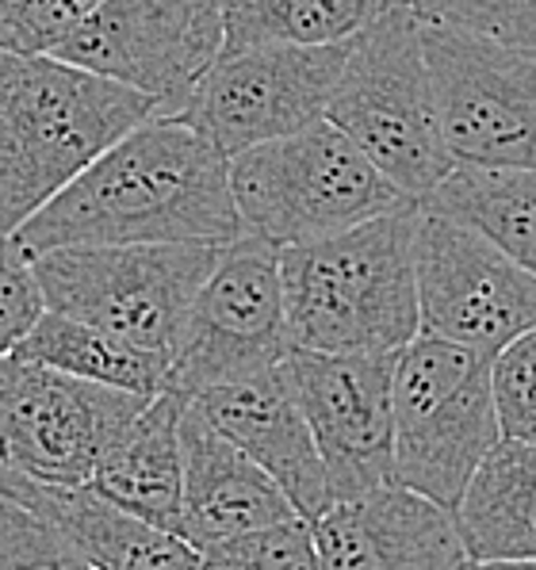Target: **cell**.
Returning <instances> with one entry per match:
<instances>
[{"mask_svg":"<svg viewBox=\"0 0 536 570\" xmlns=\"http://www.w3.org/2000/svg\"><path fill=\"white\" fill-rule=\"evenodd\" d=\"M345 58L349 42L223 50L181 116L226 157H238L327 119Z\"/></svg>","mask_w":536,"mask_h":570,"instance_id":"7c38bea8","label":"cell"},{"mask_svg":"<svg viewBox=\"0 0 536 570\" xmlns=\"http://www.w3.org/2000/svg\"><path fill=\"white\" fill-rule=\"evenodd\" d=\"M394 0H226V47H345Z\"/></svg>","mask_w":536,"mask_h":570,"instance_id":"603a6c76","label":"cell"},{"mask_svg":"<svg viewBox=\"0 0 536 570\" xmlns=\"http://www.w3.org/2000/svg\"><path fill=\"white\" fill-rule=\"evenodd\" d=\"M456 4H460V0H415L410 12H415L418 20H441L448 8H456Z\"/></svg>","mask_w":536,"mask_h":570,"instance_id":"4dcf8cb0","label":"cell"},{"mask_svg":"<svg viewBox=\"0 0 536 570\" xmlns=\"http://www.w3.org/2000/svg\"><path fill=\"white\" fill-rule=\"evenodd\" d=\"M306 524L322 570H460L468 563L456 513L399 479L330 502Z\"/></svg>","mask_w":536,"mask_h":570,"instance_id":"9a60e30c","label":"cell"},{"mask_svg":"<svg viewBox=\"0 0 536 570\" xmlns=\"http://www.w3.org/2000/svg\"><path fill=\"white\" fill-rule=\"evenodd\" d=\"M421 47L456 165L536 169V50L456 23H421Z\"/></svg>","mask_w":536,"mask_h":570,"instance_id":"9c48e42d","label":"cell"},{"mask_svg":"<svg viewBox=\"0 0 536 570\" xmlns=\"http://www.w3.org/2000/svg\"><path fill=\"white\" fill-rule=\"evenodd\" d=\"M154 399L23 356H0V468L81 487Z\"/></svg>","mask_w":536,"mask_h":570,"instance_id":"ba28073f","label":"cell"},{"mask_svg":"<svg viewBox=\"0 0 536 570\" xmlns=\"http://www.w3.org/2000/svg\"><path fill=\"white\" fill-rule=\"evenodd\" d=\"M12 356L50 364L58 372L81 375V380L104 383V387L135 391V394H165L173 387V356L146 348L123 337L116 330L92 326V322L69 318V314L47 311L23 345Z\"/></svg>","mask_w":536,"mask_h":570,"instance_id":"44dd1931","label":"cell"},{"mask_svg":"<svg viewBox=\"0 0 536 570\" xmlns=\"http://www.w3.org/2000/svg\"><path fill=\"white\" fill-rule=\"evenodd\" d=\"M394 4H399V8H410V4H415V0H394Z\"/></svg>","mask_w":536,"mask_h":570,"instance_id":"1f68e13d","label":"cell"},{"mask_svg":"<svg viewBox=\"0 0 536 570\" xmlns=\"http://www.w3.org/2000/svg\"><path fill=\"white\" fill-rule=\"evenodd\" d=\"M498 441L495 356L418 333L394 364V479L456 513Z\"/></svg>","mask_w":536,"mask_h":570,"instance_id":"8992f818","label":"cell"},{"mask_svg":"<svg viewBox=\"0 0 536 570\" xmlns=\"http://www.w3.org/2000/svg\"><path fill=\"white\" fill-rule=\"evenodd\" d=\"M0 498L47 517L96 570H199V548L108 502L89 482L58 487L0 468Z\"/></svg>","mask_w":536,"mask_h":570,"instance_id":"ac0fdd59","label":"cell"},{"mask_svg":"<svg viewBox=\"0 0 536 570\" xmlns=\"http://www.w3.org/2000/svg\"><path fill=\"white\" fill-rule=\"evenodd\" d=\"M184 402L204 414L226 441L257 460L272 479L280 482L303 521H314L330 510V479L319 455L314 433L299 406L292 375L284 364L265 372L242 375L231 383H215L196 394H181Z\"/></svg>","mask_w":536,"mask_h":570,"instance_id":"2e32d148","label":"cell"},{"mask_svg":"<svg viewBox=\"0 0 536 570\" xmlns=\"http://www.w3.org/2000/svg\"><path fill=\"white\" fill-rule=\"evenodd\" d=\"M0 570H96L47 517L0 498Z\"/></svg>","mask_w":536,"mask_h":570,"instance_id":"484cf974","label":"cell"},{"mask_svg":"<svg viewBox=\"0 0 536 570\" xmlns=\"http://www.w3.org/2000/svg\"><path fill=\"white\" fill-rule=\"evenodd\" d=\"M104 0H0V50L55 55Z\"/></svg>","mask_w":536,"mask_h":570,"instance_id":"d4e9b609","label":"cell"},{"mask_svg":"<svg viewBox=\"0 0 536 570\" xmlns=\"http://www.w3.org/2000/svg\"><path fill=\"white\" fill-rule=\"evenodd\" d=\"M460 570H536V559H490V563H483V559H468Z\"/></svg>","mask_w":536,"mask_h":570,"instance_id":"f546056e","label":"cell"},{"mask_svg":"<svg viewBox=\"0 0 536 570\" xmlns=\"http://www.w3.org/2000/svg\"><path fill=\"white\" fill-rule=\"evenodd\" d=\"M184 402V399H181ZM184 436V521L181 537L207 551L223 540L272 524L299 521L292 498L280 482L250 460L238 444L226 441L192 402L181 410Z\"/></svg>","mask_w":536,"mask_h":570,"instance_id":"e0dca14e","label":"cell"},{"mask_svg":"<svg viewBox=\"0 0 536 570\" xmlns=\"http://www.w3.org/2000/svg\"><path fill=\"white\" fill-rule=\"evenodd\" d=\"M292 348L295 341L288 330L280 249L272 242L242 234L223 249L215 272L204 279L192 303L169 391L196 394L215 383L265 372L284 364Z\"/></svg>","mask_w":536,"mask_h":570,"instance_id":"8fae6325","label":"cell"},{"mask_svg":"<svg viewBox=\"0 0 536 570\" xmlns=\"http://www.w3.org/2000/svg\"><path fill=\"white\" fill-rule=\"evenodd\" d=\"M464 223L536 272V169H471L456 165L421 204Z\"/></svg>","mask_w":536,"mask_h":570,"instance_id":"7402d4cb","label":"cell"},{"mask_svg":"<svg viewBox=\"0 0 536 570\" xmlns=\"http://www.w3.org/2000/svg\"><path fill=\"white\" fill-rule=\"evenodd\" d=\"M421 23H456V28L479 31L506 47L536 50V0H460L441 20Z\"/></svg>","mask_w":536,"mask_h":570,"instance_id":"f1b7e54d","label":"cell"},{"mask_svg":"<svg viewBox=\"0 0 536 570\" xmlns=\"http://www.w3.org/2000/svg\"><path fill=\"white\" fill-rule=\"evenodd\" d=\"M181 394L165 391L123 429L111 452L100 460L89 487L127 513L143 517L165 532L184 521V436Z\"/></svg>","mask_w":536,"mask_h":570,"instance_id":"d6986e66","label":"cell"},{"mask_svg":"<svg viewBox=\"0 0 536 570\" xmlns=\"http://www.w3.org/2000/svg\"><path fill=\"white\" fill-rule=\"evenodd\" d=\"M495 402L503 436L536 441V326L495 356Z\"/></svg>","mask_w":536,"mask_h":570,"instance_id":"4316f807","label":"cell"},{"mask_svg":"<svg viewBox=\"0 0 536 570\" xmlns=\"http://www.w3.org/2000/svg\"><path fill=\"white\" fill-rule=\"evenodd\" d=\"M468 559H536V441H503L487 452L456 505Z\"/></svg>","mask_w":536,"mask_h":570,"instance_id":"ffe728a7","label":"cell"},{"mask_svg":"<svg viewBox=\"0 0 536 570\" xmlns=\"http://www.w3.org/2000/svg\"><path fill=\"white\" fill-rule=\"evenodd\" d=\"M154 116H165L162 104L123 81L55 55L0 50V238Z\"/></svg>","mask_w":536,"mask_h":570,"instance_id":"7a4b0ae2","label":"cell"},{"mask_svg":"<svg viewBox=\"0 0 536 570\" xmlns=\"http://www.w3.org/2000/svg\"><path fill=\"white\" fill-rule=\"evenodd\" d=\"M394 364L399 353H288L333 502L394 482Z\"/></svg>","mask_w":536,"mask_h":570,"instance_id":"5bb4252c","label":"cell"},{"mask_svg":"<svg viewBox=\"0 0 536 570\" xmlns=\"http://www.w3.org/2000/svg\"><path fill=\"white\" fill-rule=\"evenodd\" d=\"M226 245H69L35 257L47 311L116 330L177 361L188 311Z\"/></svg>","mask_w":536,"mask_h":570,"instance_id":"52a82bcc","label":"cell"},{"mask_svg":"<svg viewBox=\"0 0 536 570\" xmlns=\"http://www.w3.org/2000/svg\"><path fill=\"white\" fill-rule=\"evenodd\" d=\"M418 223L421 204H407L333 238L280 249L295 348L402 353L418 337Z\"/></svg>","mask_w":536,"mask_h":570,"instance_id":"3957f363","label":"cell"},{"mask_svg":"<svg viewBox=\"0 0 536 570\" xmlns=\"http://www.w3.org/2000/svg\"><path fill=\"white\" fill-rule=\"evenodd\" d=\"M327 119L415 204H426L456 169L421 47V20L410 8H391L349 42Z\"/></svg>","mask_w":536,"mask_h":570,"instance_id":"277c9868","label":"cell"},{"mask_svg":"<svg viewBox=\"0 0 536 570\" xmlns=\"http://www.w3.org/2000/svg\"><path fill=\"white\" fill-rule=\"evenodd\" d=\"M226 47V0H104L55 58L154 96L165 116L188 108Z\"/></svg>","mask_w":536,"mask_h":570,"instance_id":"30bf717a","label":"cell"},{"mask_svg":"<svg viewBox=\"0 0 536 570\" xmlns=\"http://www.w3.org/2000/svg\"><path fill=\"white\" fill-rule=\"evenodd\" d=\"M42 314H47V295L31 257H23L12 238H0V356H12L39 326Z\"/></svg>","mask_w":536,"mask_h":570,"instance_id":"83f0119b","label":"cell"},{"mask_svg":"<svg viewBox=\"0 0 536 570\" xmlns=\"http://www.w3.org/2000/svg\"><path fill=\"white\" fill-rule=\"evenodd\" d=\"M199 570H322V559L311 524L299 517L199 551Z\"/></svg>","mask_w":536,"mask_h":570,"instance_id":"cb8c5ba5","label":"cell"},{"mask_svg":"<svg viewBox=\"0 0 536 570\" xmlns=\"http://www.w3.org/2000/svg\"><path fill=\"white\" fill-rule=\"evenodd\" d=\"M242 234L231 157L184 116H154L35 210L12 242L35 261L69 245H231Z\"/></svg>","mask_w":536,"mask_h":570,"instance_id":"6da1fadb","label":"cell"},{"mask_svg":"<svg viewBox=\"0 0 536 570\" xmlns=\"http://www.w3.org/2000/svg\"><path fill=\"white\" fill-rule=\"evenodd\" d=\"M421 333L498 356L536 326V272L464 223L421 207L418 223Z\"/></svg>","mask_w":536,"mask_h":570,"instance_id":"4fadbf2b","label":"cell"},{"mask_svg":"<svg viewBox=\"0 0 536 570\" xmlns=\"http://www.w3.org/2000/svg\"><path fill=\"white\" fill-rule=\"evenodd\" d=\"M231 188L242 230L276 249L333 238L415 204L330 119L231 157Z\"/></svg>","mask_w":536,"mask_h":570,"instance_id":"5b68a950","label":"cell"}]
</instances>
